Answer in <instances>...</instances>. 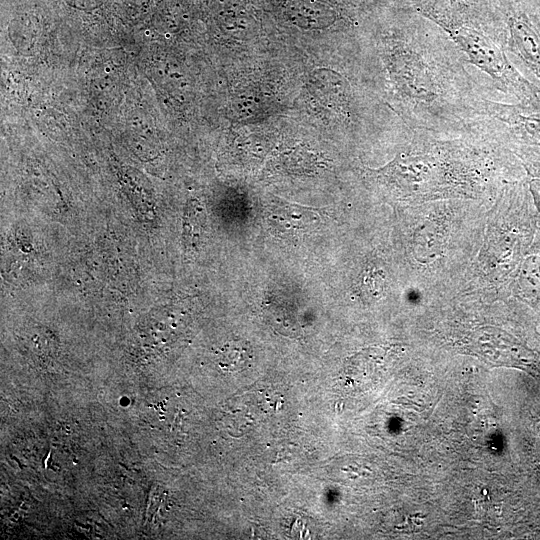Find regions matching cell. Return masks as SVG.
<instances>
[{
  "mask_svg": "<svg viewBox=\"0 0 540 540\" xmlns=\"http://www.w3.org/2000/svg\"><path fill=\"white\" fill-rule=\"evenodd\" d=\"M388 73L407 120L413 126L465 125L479 115L469 75L444 43L413 30L388 43Z\"/></svg>",
  "mask_w": 540,
  "mask_h": 540,
  "instance_id": "6da1fadb",
  "label": "cell"
},
{
  "mask_svg": "<svg viewBox=\"0 0 540 540\" xmlns=\"http://www.w3.org/2000/svg\"><path fill=\"white\" fill-rule=\"evenodd\" d=\"M418 11L442 28L463 58L487 74L497 88L519 102L540 100V88L520 74L499 44L471 19L460 0H422Z\"/></svg>",
  "mask_w": 540,
  "mask_h": 540,
  "instance_id": "7a4b0ae2",
  "label": "cell"
},
{
  "mask_svg": "<svg viewBox=\"0 0 540 540\" xmlns=\"http://www.w3.org/2000/svg\"><path fill=\"white\" fill-rule=\"evenodd\" d=\"M479 115L518 138L540 144V100L508 104L482 98Z\"/></svg>",
  "mask_w": 540,
  "mask_h": 540,
  "instance_id": "3957f363",
  "label": "cell"
},
{
  "mask_svg": "<svg viewBox=\"0 0 540 540\" xmlns=\"http://www.w3.org/2000/svg\"><path fill=\"white\" fill-rule=\"evenodd\" d=\"M518 3L507 5V46L540 82V31Z\"/></svg>",
  "mask_w": 540,
  "mask_h": 540,
  "instance_id": "277c9868",
  "label": "cell"
},
{
  "mask_svg": "<svg viewBox=\"0 0 540 540\" xmlns=\"http://www.w3.org/2000/svg\"><path fill=\"white\" fill-rule=\"evenodd\" d=\"M265 219L276 236L295 240L318 226L320 214L316 209L277 202L265 212Z\"/></svg>",
  "mask_w": 540,
  "mask_h": 540,
  "instance_id": "5b68a950",
  "label": "cell"
},
{
  "mask_svg": "<svg viewBox=\"0 0 540 540\" xmlns=\"http://www.w3.org/2000/svg\"><path fill=\"white\" fill-rule=\"evenodd\" d=\"M443 233L435 222H427L414 235V252L420 261L435 259L442 250Z\"/></svg>",
  "mask_w": 540,
  "mask_h": 540,
  "instance_id": "8992f818",
  "label": "cell"
},
{
  "mask_svg": "<svg viewBox=\"0 0 540 540\" xmlns=\"http://www.w3.org/2000/svg\"><path fill=\"white\" fill-rule=\"evenodd\" d=\"M518 283L523 295L535 297L540 294V256H530L524 261Z\"/></svg>",
  "mask_w": 540,
  "mask_h": 540,
  "instance_id": "52a82bcc",
  "label": "cell"
},
{
  "mask_svg": "<svg viewBox=\"0 0 540 540\" xmlns=\"http://www.w3.org/2000/svg\"><path fill=\"white\" fill-rule=\"evenodd\" d=\"M529 189L534 198V202L540 211V176H534L529 181Z\"/></svg>",
  "mask_w": 540,
  "mask_h": 540,
  "instance_id": "ba28073f",
  "label": "cell"
},
{
  "mask_svg": "<svg viewBox=\"0 0 540 540\" xmlns=\"http://www.w3.org/2000/svg\"><path fill=\"white\" fill-rule=\"evenodd\" d=\"M530 17L540 31V4L538 2L529 1Z\"/></svg>",
  "mask_w": 540,
  "mask_h": 540,
  "instance_id": "9c48e42d",
  "label": "cell"
},
{
  "mask_svg": "<svg viewBox=\"0 0 540 540\" xmlns=\"http://www.w3.org/2000/svg\"><path fill=\"white\" fill-rule=\"evenodd\" d=\"M538 2H540V0H537Z\"/></svg>",
  "mask_w": 540,
  "mask_h": 540,
  "instance_id": "30bf717a",
  "label": "cell"
}]
</instances>
